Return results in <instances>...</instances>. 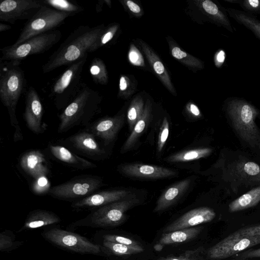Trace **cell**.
<instances>
[{
    "instance_id": "obj_1",
    "label": "cell",
    "mask_w": 260,
    "mask_h": 260,
    "mask_svg": "<svg viewBox=\"0 0 260 260\" xmlns=\"http://www.w3.org/2000/svg\"><path fill=\"white\" fill-rule=\"evenodd\" d=\"M104 29V25L76 28L60 44L43 66L44 73L63 66H69L88 55L92 46Z\"/></svg>"
},
{
    "instance_id": "obj_2",
    "label": "cell",
    "mask_w": 260,
    "mask_h": 260,
    "mask_svg": "<svg viewBox=\"0 0 260 260\" xmlns=\"http://www.w3.org/2000/svg\"><path fill=\"white\" fill-rule=\"evenodd\" d=\"M20 63L19 61L0 60V98L8 110L11 124L15 128L13 140L15 142L23 138L16 115L17 103L25 91L26 83Z\"/></svg>"
},
{
    "instance_id": "obj_3",
    "label": "cell",
    "mask_w": 260,
    "mask_h": 260,
    "mask_svg": "<svg viewBox=\"0 0 260 260\" xmlns=\"http://www.w3.org/2000/svg\"><path fill=\"white\" fill-rule=\"evenodd\" d=\"M223 108L240 139L252 147L260 148V130L255 123L260 110L245 99L237 96L226 98Z\"/></svg>"
},
{
    "instance_id": "obj_4",
    "label": "cell",
    "mask_w": 260,
    "mask_h": 260,
    "mask_svg": "<svg viewBox=\"0 0 260 260\" xmlns=\"http://www.w3.org/2000/svg\"><path fill=\"white\" fill-rule=\"evenodd\" d=\"M101 101L99 92L83 82L76 96L60 114L57 132L66 133L79 125L87 127L99 112Z\"/></svg>"
},
{
    "instance_id": "obj_5",
    "label": "cell",
    "mask_w": 260,
    "mask_h": 260,
    "mask_svg": "<svg viewBox=\"0 0 260 260\" xmlns=\"http://www.w3.org/2000/svg\"><path fill=\"white\" fill-rule=\"evenodd\" d=\"M87 56L69 65L52 84L49 98L58 110L64 109L79 92L83 83L81 74Z\"/></svg>"
},
{
    "instance_id": "obj_6",
    "label": "cell",
    "mask_w": 260,
    "mask_h": 260,
    "mask_svg": "<svg viewBox=\"0 0 260 260\" xmlns=\"http://www.w3.org/2000/svg\"><path fill=\"white\" fill-rule=\"evenodd\" d=\"M61 38L59 30H53L31 38L18 45H11L1 49L0 60L21 61L31 55L43 53L49 50Z\"/></svg>"
},
{
    "instance_id": "obj_7",
    "label": "cell",
    "mask_w": 260,
    "mask_h": 260,
    "mask_svg": "<svg viewBox=\"0 0 260 260\" xmlns=\"http://www.w3.org/2000/svg\"><path fill=\"white\" fill-rule=\"evenodd\" d=\"M104 185L100 176L84 175L51 187L48 194L59 200L77 201L93 193Z\"/></svg>"
},
{
    "instance_id": "obj_8",
    "label": "cell",
    "mask_w": 260,
    "mask_h": 260,
    "mask_svg": "<svg viewBox=\"0 0 260 260\" xmlns=\"http://www.w3.org/2000/svg\"><path fill=\"white\" fill-rule=\"evenodd\" d=\"M71 14L56 10L43 4L38 12L27 20L14 45H18L36 36L53 30Z\"/></svg>"
},
{
    "instance_id": "obj_9",
    "label": "cell",
    "mask_w": 260,
    "mask_h": 260,
    "mask_svg": "<svg viewBox=\"0 0 260 260\" xmlns=\"http://www.w3.org/2000/svg\"><path fill=\"white\" fill-rule=\"evenodd\" d=\"M259 244L258 237L246 234L240 229L211 247L207 254L213 259L226 258Z\"/></svg>"
},
{
    "instance_id": "obj_10",
    "label": "cell",
    "mask_w": 260,
    "mask_h": 260,
    "mask_svg": "<svg viewBox=\"0 0 260 260\" xmlns=\"http://www.w3.org/2000/svg\"><path fill=\"white\" fill-rule=\"evenodd\" d=\"M140 202L133 194L125 199L100 207L92 214L91 220L93 224L102 227L118 225L124 220L126 211Z\"/></svg>"
},
{
    "instance_id": "obj_11",
    "label": "cell",
    "mask_w": 260,
    "mask_h": 260,
    "mask_svg": "<svg viewBox=\"0 0 260 260\" xmlns=\"http://www.w3.org/2000/svg\"><path fill=\"white\" fill-rule=\"evenodd\" d=\"M44 236L52 243L76 252L96 254L101 251L98 245L78 234L63 230L51 229Z\"/></svg>"
},
{
    "instance_id": "obj_12",
    "label": "cell",
    "mask_w": 260,
    "mask_h": 260,
    "mask_svg": "<svg viewBox=\"0 0 260 260\" xmlns=\"http://www.w3.org/2000/svg\"><path fill=\"white\" fill-rule=\"evenodd\" d=\"M43 5L42 0H4L0 3V20L14 24L29 20Z\"/></svg>"
},
{
    "instance_id": "obj_13",
    "label": "cell",
    "mask_w": 260,
    "mask_h": 260,
    "mask_svg": "<svg viewBox=\"0 0 260 260\" xmlns=\"http://www.w3.org/2000/svg\"><path fill=\"white\" fill-rule=\"evenodd\" d=\"M25 103L23 117L28 128L36 134L44 133L47 125L42 121L43 106L38 92L32 86L25 92Z\"/></svg>"
},
{
    "instance_id": "obj_14",
    "label": "cell",
    "mask_w": 260,
    "mask_h": 260,
    "mask_svg": "<svg viewBox=\"0 0 260 260\" xmlns=\"http://www.w3.org/2000/svg\"><path fill=\"white\" fill-rule=\"evenodd\" d=\"M216 216L214 211L202 207L192 209L177 218L164 230V233L190 228L212 221Z\"/></svg>"
},
{
    "instance_id": "obj_15",
    "label": "cell",
    "mask_w": 260,
    "mask_h": 260,
    "mask_svg": "<svg viewBox=\"0 0 260 260\" xmlns=\"http://www.w3.org/2000/svg\"><path fill=\"white\" fill-rule=\"evenodd\" d=\"M96 137L86 130L76 133L66 140L77 151L93 159L105 158V150L102 148L95 139Z\"/></svg>"
},
{
    "instance_id": "obj_16",
    "label": "cell",
    "mask_w": 260,
    "mask_h": 260,
    "mask_svg": "<svg viewBox=\"0 0 260 260\" xmlns=\"http://www.w3.org/2000/svg\"><path fill=\"white\" fill-rule=\"evenodd\" d=\"M123 123L122 116L106 117L90 123L87 127V130L101 139L104 145L107 146L115 140Z\"/></svg>"
},
{
    "instance_id": "obj_17",
    "label": "cell",
    "mask_w": 260,
    "mask_h": 260,
    "mask_svg": "<svg viewBox=\"0 0 260 260\" xmlns=\"http://www.w3.org/2000/svg\"><path fill=\"white\" fill-rule=\"evenodd\" d=\"M133 193L126 189H118L96 191L80 200L74 202L72 207L75 208L101 207L123 200Z\"/></svg>"
},
{
    "instance_id": "obj_18",
    "label": "cell",
    "mask_w": 260,
    "mask_h": 260,
    "mask_svg": "<svg viewBox=\"0 0 260 260\" xmlns=\"http://www.w3.org/2000/svg\"><path fill=\"white\" fill-rule=\"evenodd\" d=\"M118 170L127 176L143 179L166 178L177 174V172L167 168L142 164L122 165Z\"/></svg>"
},
{
    "instance_id": "obj_19",
    "label": "cell",
    "mask_w": 260,
    "mask_h": 260,
    "mask_svg": "<svg viewBox=\"0 0 260 260\" xmlns=\"http://www.w3.org/2000/svg\"><path fill=\"white\" fill-rule=\"evenodd\" d=\"M19 162L24 172L34 179L41 176H47L50 172L45 155L39 150L25 152L21 156Z\"/></svg>"
},
{
    "instance_id": "obj_20",
    "label": "cell",
    "mask_w": 260,
    "mask_h": 260,
    "mask_svg": "<svg viewBox=\"0 0 260 260\" xmlns=\"http://www.w3.org/2000/svg\"><path fill=\"white\" fill-rule=\"evenodd\" d=\"M49 148L54 158L73 168L83 170L97 167L95 164L78 156L63 146L51 144Z\"/></svg>"
},
{
    "instance_id": "obj_21",
    "label": "cell",
    "mask_w": 260,
    "mask_h": 260,
    "mask_svg": "<svg viewBox=\"0 0 260 260\" xmlns=\"http://www.w3.org/2000/svg\"><path fill=\"white\" fill-rule=\"evenodd\" d=\"M190 182L187 178L169 187L158 199L154 211H161L170 207L187 190Z\"/></svg>"
},
{
    "instance_id": "obj_22",
    "label": "cell",
    "mask_w": 260,
    "mask_h": 260,
    "mask_svg": "<svg viewBox=\"0 0 260 260\" xmlns=\"http://www.w3.org/2000/svg\"><path fill=\"white\" fill-rule=\"evenodd\" d=\"M203 227L194 226L169 233H164L159 239L158 243L156 244V249L160 250L162 247L166 245L179 243L190 240L201 232Z\"/></svg>"
},
{
    "instance_id": "obj_23",
    "label": "cell",
    "mask_w": 260,
    "mask_h": 260,
    "mask_svg": "<svg viewBox=\"0 0 260 260\" xmlns=\"http://www.w3.org/2000/svg\"><path fill=\"white\" fill-rule=\"evenodd\" d=\"M232 173L240 180L260 183V166L254 162L238 161L233 167Z\"/></svg>"
},
{
    "instance_id": "obj_24",
    "label": "cell",
    "mask_w": 260,
    "mask_h": 260,
    "mask_svg": "<svg viewBox=\"0 0 260 260\" xmlns=\"http://www.w3.org/2000/svg\"><path fill=\"white\" fill-rule=\"evenodd\" d=\"M226 10L230 17L250 30L260 40V21L256 15L233 8H226Z\"/></svg>"
},
{
    "instance_id": "obj_25",
    "label": "cell",
    "mask_w": 260,
    "mask_h": 260,
    "mask_svg": "<svg viewBox=\"0 0 260 260\" xmlns=\"http://www.w3.org/2000/svg\"><path fill=\"white\" fill-rule=\"evenodd\" d=\"M60 221V218L54 213L44 210H36L28 216L24 223V229H32L54 224Z\"/></svg>"
},
{
    "instance_id": "obj_26",
    "label": "cell",
    "mask_w": 260,
    "mask_h": 260,
    "mask_svg": "<svg viewBox=\"0 0 260 260\" xmlns=\"http://www.w3.org/2000/svg\"><path fill=\"white\" fill-rule=\"evenodd\" d=\"M260 202V186L254 188L238 198L229 205V211L235 212L254 207Z\"/></svg>"
},
{
    "instance_id": "obj_27",
    "label": "cell",
    "mask_w": 260,
    "mask_h": 260,
    "mask_svg": "<svg viewBox=\"0 0 260 260\" xmlns=\"http://www.w3.org/2000/svg\"><path fill=\"white\" fill-rule=\"evenodd\" d=\"M150 120V111L146 107L140 118L135 125L132 133L127 138L121 149V153L130 150L136 144L140 136L146 127Z\"/></svg>"
},
{
    "instance_id": "obj_28",
    "label": "cell",
    "mask_w": 260,
    "mask_h": 260,
    "mask_svg": "<svg viewBox=\"0 0 260 260\" xmlns=\"http://www.w3.org/2000/svg\"><path fill=\"white\" fill-rule=\"evenodd\" d=\"M212 152L211 148L207 147L191 149L175 153L168 157L167 160L169 162H177L197 160L209 156Z\"/></svg>"
},
{
    "instance_id": "obj_29",
    "label": "cell",
    "mask_w": 260,
    "mask_h": 260,
    "mask_svg": "<svg viewBox=\"0 0 260 260\" xmlns=\"http://www.w3.org/2000/svg\"><path fill=\"white\" fill-rule=\"evenodd\" d=\"M142 47L156 74L160 77L167 88L173 92V87L163 63L145 44L142 45Z\"/></svg>"
},
{
    "instance_id": "obj_30",
    "label": "cell",
    "mask_w": 260,
    "mask_h": 260,
    "mask_svg": "<svg viewBox=\"0 0 260 260\" xmlns=\"http://www.w3.org/2000/svg\"><path fill=\"white\" fill-rule=\"evenodd\" d=\"M44 4L58 11L71 14L72 16L81 13L84 8L67 0H42Z\"/></svg>"
},
{
    "instance_id": "obj_31",
    "label": "cell",
    "mask_w": 260,
    "mask_h": 260,
    "mask_svg": "<svg viewBox=\"0 0 260 260\" xmlns=\"http://www.w3.org/2000/svg\"><path fill=\"white\" fill-rule=\"evenodd\" d=\"M89 72L93 82L96 84L105 85L108 82V74L103 60L98 57L94 58L89 67Z\"/></svg>"
},
{
    "instance_id": "obj_32",
    "label": "cell",
    "mask_w": 260,
    "mask_h": 260,
    "mask_svg": "<svg viewBox=\"0 0 260 260\" xmlns=\"http://www.w3.org/2000/svg\"><path fill=\"white\" fill-rule=\"evenodd\" d=\"M103 245L114 254L118 255L138 253L142 252L144 250L142 246L133 247L106 240H104Z\"/></svg>"
},
{
    "instance_id": "obj_33",
    "label": "cell",
    "mask_w": 260,
    "mask_h": 260,
    "mask_svg": "<svg viewBox=\"0 0 260 260\" xmlns=\"http://www.w3.org/2000/svg\"><path fill=\"white\" fill-rule=\"evenodd\" d=\"M51 187L50 182L46 176L34 179L30 185L32 192L38 196L48 194Z\"/></svg>"
},
{
    "instance_id": "obj_34",
    "label": "cell",
    "mask_w": 260,
    "mask_h": 260,
    "mask_svg": "<svg viewBox=\"0 0 260 260\" xmlns=\"http://www.w3.org/2000/svg\"><path fill=\"white\" fill-rule=\"evenodd\" d=\"M224 2L238 5L243 11L253 14H260V0H223Z\"/></svg>"
},
{
    "instance_id": "obj_35",
    "label": "cell",
    "mask_w": 260,
    "mask_h": 260,
    "mask_svg": "<svg viewBox=\"0 0 260 260\" xmlns=\"http://www.w3.org/2000/svg\"><path fill=\"white\" fill-rule=\"evenodd\" d=\"M117 28V26L114 25L110 26L106 29L104 28L91 47L89 53L95 51L111 41L113 39L115 32L116 31Z\"/></svg>"
},
{
    "instance_id": "obj_36",
    "label": "cell",
    "mask_w": 260,
    "mask_h": 260,
    "mask_svg": "<svg viewBox=\"0 0 260 260\" xmlns=\"http://www.w3.org/2000/svg\"><path fill=\"white\" fill-rule=\"evenodd\" d=\"M143 104L140 101L134 102L130 106L127 114L130 130L132 131L138 120L143 113Z\"/></svg>"
},
{
    "instance_id": "obj_37",
    "label": "cell",
    "mask_w": 260,
    "mask_h": 260,
    "mask_svg": "<svg viewBox=\"0 0 260 260\" xmlns=\"http://www.w3.org/2000/svg\"><path fill=\"white\" fill-rule=\"evenodd\" d=\"M205 249L203 247L194 250H187L177 257L170 258V260H205L203 253Z\"/></svg>"
},
{
    "instance_id": "obj_38",
    "label": "cell",
    "mask_w": 260,
    "mask_h": 260,
    "mask_svg": "<svg viewBox=\"0 0 260 260\" xmlns=\"http://www.w3.org/2000/svg\"><path fill=\"white\" fill-rule=\"evenodd\" d=\"M104 240L122 244L133 247L141 246L139 243L129 238L116 235H106L104 236Z\"/></svg>"
},
{
    "instance_id": "obj_39",
    "label": "cell",
    "mask_w": 260,
    "mask_h": 260,
    "mask_svg": "<svg viewBox=\"0 0 260 260\" xmlns=\"http://www.w3.org/2000/svg\"><path fill=\"white\" fill-rule=\"evenodd\" d=\"M169 134V125L168 121L166 117H165L160 133L159 134L158 140L157 142V149L158 152H161L163 149L166 142L168 139Z\"/></svg>"
},
{
    "instance_id": "obj_40",
    "label": "cell",
    "mask_w": 260,
    "mask_h": 260,
    "mask_svg": "<svg viewBox=\"0 0 260 260\" xmlns=\"http://www.w3.org/2000/svg\"><path fill=\"white\" fill-rule=\"evenodd\" d=\"M128 59L130 62L135 66H143L144 59L139 50L133 45H131L128 53Z\"/></svg>"
},
{
    "instance_id": "obj_41",
    "label": "cell",
    "mask_w": 260,
    "mask_h": 260,
    "mask_svg": "<svg viewBox=\"0 0 260 260\" xmlns=\"http://www.w3.org/2000/svg\"><path fill=\"white\" fill-rule=\"evenodd\" d=\"M172 54L175 58L178 60H182L184 61L185 58H187L188 59L192 61L199 60L191 56L189 57V55H188L185 52L183 51L178 47H174L172 48Z\"/></svg>"
},
{
    "instance_id": "obj_42",
    "label": "cell",
    "mask_w": 260,
    "mask_h": 260,
    "mask_svg": "<svg viewBox=\"0 0 260 260\" xmlns=\"http://www.w3.org/2000/svg\"><path fill=\"white\" fill-rule=\"evenodd\" d=\"M240 259L249 258L260 257V248L246 251L238 255Z\"/></svg>"
},
{
    "instance_id": "obj_43",
    "label": "cell",
    "mask_w": 260,
    "mask_h": 260,
    "mask_svg": "<svg viewBox=\"0 0 260 260\" xmlns=\"http://www.w3.org/2000/svg\"><path fill=\"white\" fill-rule=\"evenodd\" d=\"M241 230L246 234L256 236L260 239V224L242 228Z\"/></svg>"
},
{
    "instance_id": "obj_44",
    "label": "cell",
    "mask_w": 260,
    "mask_h": 260,
    "mask_svg": "<svg viewBox=\"0 0 260 260\" xmlns=\"http://www.w3.org/2000/svg\"><path fill=\"white\" fill-rule=\"evenodd\" d=\"M225 58V53L223 50H220L216 55L215 62L216 66H221L224 62Z\"/></svg>"
},
{
    "instance_id": "obj_45",
    "label": "cell",
    "mask_w": 260,
    "mask_h": 260,
    "mask_svg": "<svg viewBox=\"0 0 260 260\" xmlns=\"http://www.w3.org/2000/svg\"><path fill=\"white\" fill-rule=\"evenodd\" d=\"M126 5L130 10L135 13H138L141 11L140 7L137 4L132 1H127L126 2Z\"/></svg>"
},
{
    "instance_id": "obj_46",
    "label": "cell",
    "mask_w": 260,
    "mask_h": 260,
    "mask_svg": "<svg viewBox=\"0 0 260 260\" xmlns=\"http://www.w3.org/2000/svg\"><path fill=\"white\" fill-rule=\"evenodd\" d=\"M189 111L192 113V114L196 117H199L201 116L200 110L199 109L198 107L194 104H192L190 105Z\"/></svg>"
},
{
    "instance_id": "obj_47",
    "label": "cell",
    "mask_w": 260,
    "mask_h": 260,
    "mask_svg": "<svg viewBox=\"0 0 260 260\" xmlns=\"http://www.w3.org/2000/svg\"><path fill=\"white\" fill-rule=\"evenodd\" d=\"M127 88V82L125 78L122 76L119 80V89L121 91H124Z\"/></svg>"
},
{
    "instance_id": "obj_48",
    "label": "cell",
    "mask_w": 260,
    "mask_h": 260,
    "mask_svg": "<svg viewBox=\"0 0 260 260\" xmlns=\"http://www.w3.org/2000/svg\"><path fill=\"white\" fill-rule=\"evenodd\" d=\"M11 29V26L9 24L0 23V32H2Z\"/></svg>"
},
{
    "instance_id": "obj_49",
    "label": "cell",
    "mask_w": 260,
    "mask_h": 260,
    "mask_svg": "<svg viewBox=\"0 0 260 260\" xmlns=\"http://www.w3.org/2000/svg\"><path fill=\"white\" fill-rule=\"evenodd\" d=\"M101 3V1H98V4L96 5V7H95V9H96V11L97 13H99V12H100L101 11V8H102V4Z\"/></svg>"
},
{
    "instance_id": "obj_50",
    "label": "cell",
    "mask_w": 260,
    "mask_h": 260,
    "mask_svg": "<svg viewBox=\"0 0 260 260\" xmlns=\"http://www.w3.org/2000/svg\"><path fill=\"white\" fill-rule=\"evenodd\" d=\"M165 260H170V258Z\"/></svg>"
},
{
    "instance_id": "obj_51",
    "label": "cell",
    "mask_w": 260,
    "mask_h": 260,
    "mask_svg": "<svg viewBox=\"0 0 260 260\" xmlns=\"http://www.w3.org/2000/svg\"><path fill=\"white\" fill-rule=\"evenodd\" d=\"M240 260H246V259H240Z\"/></svg>"
}]
</instances>
